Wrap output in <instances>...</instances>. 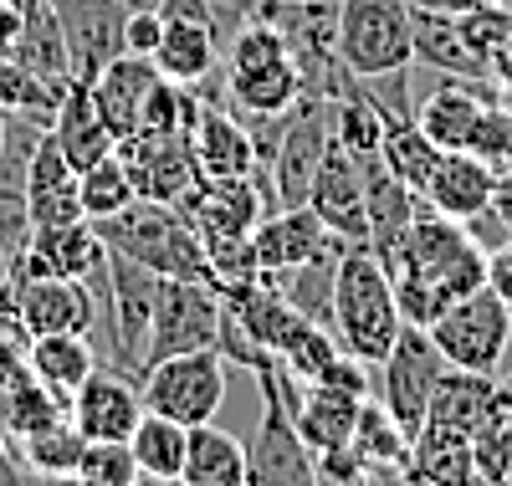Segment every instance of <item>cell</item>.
I'll return each instance as SVG.
<instances>
[{"instance_id": "60d3db41", "label": "cell", "mask_w": 512, "mask_h": 486, "mask_svg": "<svg viewBox=\"0 0 512 486\" xmlns=\"http://www.w3.org/2000/svg\"><path fill=\"white\" fill-rule=\"evenodd\" d=\"M349 446H354L359 461L374 466V471H405V461H410V435L400 430V420L384 410L379 400H364V405H359V425H354Z\"/></svg>"}, {"instance_id": "cb8c5ba5", "label": "cell", "mask_w": 512, "mask_h": 486, "mask_svg": "<svg viewBox=\"0 0 512 486\" xmlns=\"http://www.w3.org/2000/svg\"><path fill=\"white\" fill-rule=\"evenodd\" d=\"M359 180H364V226H369V251L390 256L400 246V236L410 231V220L420 215V195L410 185H400L390 169L379 164V154L354 159Z\"/></svg>"}, {"instance_id": "44dd1931", "label": "cell", "mask_w": 512, "mask_h": 486, "mask_svg": "<svg viewBox=\"0 0 512 486\" xmlns=\"http://www.w3.org/2000/svg\"><path fill=\"white\" fill-rule=\"evenodd\" d=\"M308 210L323 220V226L349 241V246H369V226H364V180H359V164L344 149H328L318 180L308 190Z\"/></svg>"}, {"instance_id": "9f6ffc18", "label": "cell", "mask_w": 512, "mask_h": 486, "mask_svg": "<svg viewBox=\"0 0 512 486\" xmlns=\"http://www.w3.org/2000/svg\"><path fill=\"white\" fill-rule=\"evenodd\" d=\"M21 21H26V16H16L11 6H0V57H6V52L16 47V31H21Z\"/></svg>"}, {"instance_id": "4fadbf2b", "label": "cell", "mask_w": 512, "mask_h": 486, "mask_svg": "<svg viewBox=\"0 0 512 486\" xmlns=\"http://www.w3.org/2000/svg\"><path fill=\"white\" fill-rule=\"evenodd\" d=\"M379 369H384V379H379V405L400 420L405 435H415V430L425 425V410H431V389H436V379H441V369H446L441 348L431 343V333H425V328H410V323H405L400 338H395V348L384 353Z\"/></svg>"}, {"instance_id": "11a10c76", "label": "cell", "mask_w": 512, "mask_h": 486, "mask_svg": "<svg viewBox=\"0 0 512 486\" xmlns=\"http://www.w3.org/2000/svg\"><path fill=\"white\" fill-rule=\"evenodd\" d=\"M415 6L441 11V16H466V11H477V6H492V0H415Z\"/></svg>"}, {"instance_id": "94428289", "label": "cell", "mask_w": 512, "mask_h": 486, "mask_svg": "<svg viewBox=\"0 0 512 486\" xmlns=\"http://www.w3.org/2000/svg\"><path fill=\"white\" fill-rule=\"evenodd\" d=\"M123 6H128V11H159L164 0H123Z\"/></svg>"}, {"instance_id": "f907efd6", "label": "cell", "mask_w": 512, "mask_h": 486, "mask_svg": "<svg viewBox=\"0 0 512 486\" xmlns=\"http://www.w3.org/2000/svg\"><path fill=\"white\" fill-rule=\"evenodd\" d=\"M159 36H164V16L159 11H128V21H123V52L128 57H154Z\"/></svg>"}, {"instance_id": "d6986e66", "label": "cell", "mask_w": 512, "mask_h": 486, "mask_svg": "<svg viewBox=\"0 0 512 486\" xmlns=\"http://www.w3.org/2000/svg\"><path fill=\"white\" fill-rule=\"evenodd\" d=\"M154 82H159V67L149 57H113L93 82H88V98L98 108V118L108 123V134L123 144V139H134L139 134V123H144V103L154 93Z\"/></svg>"}, {"instance_id": "03108f58", "label": "cell", "mask_w": 512, "mask_h": 486, "mask_svg": "<svg viewBox=\"0 0 512 486\" xmlns=\"http://www.w3.org/2000/svg\"><path fill=\"white\" fill-rule=\"evenodd\" d=\"M0 144H6V113H0Z\"/></svg>"}, {"instance_id": "680465c9", "label": "cell", "mask_w": 512, "mask_h": 486, "mask_svg": "<svg viewBox=\"0 0 512 486\" xmlns=\"http://www.w3.org/2000/svg\"><path fill=\"white\" fill-rule=\"evenodd\" d=\"M497 405H502V415H512V374L497 379Z\"/></svg>"}, {"instance_id": "7402d4cb", "label": "cell", "mask_w": 512, "mask_h": 486, "mask_svg": "<svg viewBox=\"0 0 512 486\" xmlns=\"http://www.w3.org/2000/svg\"><path fill=\"white\" fill-rule=\"evenodd\" d=\"M487 103H497V87L492 82H456L441 77L431 93L415 103V123L425 128V139L436 149H466L477 118L487 113Z\"/></svg>"}, {"instance_id": "f1b7e54d", "label": "cell", "mask_w": 512, "mask_h": 486, "mask_svg": "<svg viewBox=\"0 0 512 486\" xmlns=\"http://www.w3.org/2000/svg\"><path fill=\"white\" fill-rule=\"evenodd\" d=\"M410 62L436 72V77H456V82H492L487 67L466 52V41L456 31V16L425 11L410 0Z\"/></svg>"}, {"instance_id": "2e32d148", "label": "cell", "mask_w": 512, "mask_h": 486, "mask_svg": "<svg viewBox=\"0 0 512 486\" xmlns=\"http://www.w3.org/2000/svg\"><path fill=\"white\" fill-rule=\"evenodd\" d=\"M52 11L77 82H93L113 57H123V21H128L123 0H52Z\"/></svg>"}, {"instance_id": "7dc6e473", "label": "cell", "mask_w": 512, "mask_h": 486, "mask_svg": "<svg viewBox=\"0 0 512 486\" xmlns=\"http://www.w3.org/2000/svg\"><path fill=\"white\" fill-rule=\"evenodd\" d=\"M466 154H477L497 180L512 174V118L502 113V103H487V113L472 128V139H466Z\"/></svg>"}, {"instance_id": "9a60e30c", "label": "cell", "mask_w": 512, "mask_h": 486, "mask_svg": "<svg viewBox=\"0 0 512 486\" xmlns=\"http://www.w3.org/2000/svg\"><path fill=\"white\" fill-rule=\"evenodd\" d=\"M11 292H16V313H21L26 338H47V333H82L88 338L93 323H98V287L93 282L31 277V282H11Z\"/></svg>"}, {"instance_id": "8992f818", "label": "cell", "mask_w": 512, "mask_h": 486, "mask_svg": "<svg viewBox=\"0 0 512 486\" xmlns=\"http://www.w3.org/2000/svg\"><path fill=\"white\" fill-rule=\"evenodd\" d=\"M333 149V103L328 98H303L297 108L282 113V128H277V149L272 159L256 169L267 174V215L272 210H297L308 205V190L318 180V169Z\"/></svg>"}, {"instance_id": "484cf974", "label": "cell", "mask_w": 512, "mask_h": 486, "mask_svg": "<svg viewBox=\"0 0 512 486\" xmlns=\"http://www.w3.org/2000/svg\"><path fill=\"white\" fill-rule=\"evenodd\" d=\"M190 144H195V164H200L205 180H241V174H256V139L226 103L200 108Z\"/></svg>"}, {"instance_id": "7a4b0ae2", "label": "cell", "mask_w": 512, "mask_h": 486, "mask_svg": "<svg viewBox=\"0 0 512 486\" xmlns=\"http://www.w3.org/2000/svg\"><path fill=\"white\" fill-rule=\"evenodd\" d=\"M400 307H395V282L384 272V261L369 246H349L338 261L333 282V338L338 348L359 364H384V353L400 338Z\"/></svg>"}, {"instance_id": "f35d334b", "label": "cell", "mask_w": 512, "mask_h": 486, "mask_svg": "<svg viewBox=\"0 0 512 486\" xmlns=\"http://www.w3.org/2000/svg\"><path fill=\"white\" fill-rule=\"evenodd\" d=\"M446 149H436L431 139H425V128L415 118H395L390 128H384V144H379V164L395 174L400 185H410L415 195L425 190V180H431V169Z\"/></svg>"}, {"instance_id": "ba28073f", "label": "cell", "mask_w": 512, "mask_h": 486, "mask_svg": "<svg viewBox=\"0 0 512 486\" xmlns=\"http://www.w3.org/2000/svg\"><path fill=\"white\" fill-rule=\"evenodd\" d=\"M338 62L359 82L410 62V0H338Z\"/></svg>"}, {"instance_id": "1f68e13d", "label": "cell", "mask_w": 512, "mask_h": 486, "mask_svg": "<svg viewBox=\"0 0 512 486\" xmlns=\"http://www.w3.org/2000/svg\"><path fill=\"white\" fill-rule=\"evenodd\" d=\"M67 410H72V400H62V394L47 389L31 369H21L6 389H0V440L16 446V440H26L36 430L67 420Z\"/></svg>"}, {"instance_id": "c3c4849f", "label": "cell", "mask_w": 512, "mask_h": 486, "mask_svg": "<svg viewBox=\"0 0 512 486\" xmlns=\"http://www.w3.org/2000/svg\"><path fill=\"white\" fill-rule=\"evenodd\" d=\"M472 440H477V471H482V486H507V481H512V415L487 420Z\"/></svg>"}, {"instance_id": "f6af8a7d", "label": "cell", "mask_w": 512, "mask_h": 486, "mask_svg": "<svg viewBox=\"0 0 512 486\" xmlns=\"http://www.w3.org/2000/svg\"><path fill=\"white\" fill-rule=\"evenodd\" d=\"M456 31L466 41V52H472L482 67H492V57L512 41V0H492V6H477L456 16Z\"/></svg>"}, {"instance_id": "d6a6232c", "label": "cell", "mask_w": 512, "mask_h": 486, "mask_svg": "<svg viewBox=\"0 0 512 486\" xmlns=\"http://www.w3.org/2000/svg\"><path fill=\"white\" fill-rule=\"evenodd\" d=\"M26 369L47 389H57L62 400H72V389H82V379L98 369V353L82 333H47L26 343Z\"/></svg>"}, {"instance_id": "4316f807", "label": "cell", "mask_w": 512, "mask_h": 486, "mask_svg": "<svg viewBox=\"0 0 512 486\" xmlns=\"http://www.w3.org/2000/svg\"><path fill=\"white\" fill-rule=\"evenodd\" d=\"M149 62L169 82L200 87L210 72L221 67V26L216 21H190V16H164V36H159V47H154Z\"/></svg>"}, {"instance_id": "e7e4bbea", "label": "cell", "mask_w": 512, "mask_h": 486, "mask_svg": "<svg viewBox=\"0 0 512 486\" xmlns=\"http://www.w3.org/2000/svg\"><path fill=\"white\" fill-rule=\"evenodd\" d=\"M0 282H6V251H0Z\"/></svg>"}, {"instance_id": "ffe728a7", "label": "cell", "mask_w": 512, "mask_h": 486, "mask_svg": "<svg viewBox=\"0 0 512 486\" xmlns=\"http://www.w3.org/2000/svg\"><path fill=\"white\" fill-rule=\"evenodd\" d=\"M405 481L415 486H482L477 471V440L466 430L425 420L410 435V461H405Z\"/></svg>"}, {"instance_id": "d590c367", "label": "cell", "mask_w": 512, "mask_h": 486, "mask_svg": "<svg viewBox=\"0 0 512 486\" xmlns=\"http://www.w3.org/2000/svg\"><path fill=\"white\" fill-rule=\"evenodd\" d=\"M185 486H246V446L236 435L210 425H190V451H185Z\"/></svg>"}, {"instance_id": "83f0119b", "label": "cell", "mask_w": 512, "mask_h": 486, "mask_svg": "<svg viewBox=\"0 0 512 486\" xmlns=\"http://www.w3.org/2000/svg\"><path fill=\"white\" fill-rule=\"evenodd\" d=\"M287 374V369H282ZM359 405L364 400H349L338 389H323V384H308L303 394L292 389V374H287V410H292V425L303 435V446L313 456L323 451H338L354 440V425H359Z\"/></svg>"}, {"instance_id": "816d5d0a", "label": "cell", "mask_w": 512, "mask_h": 486, "mask_svg": "<svg viewBox=\"0 0 512 486\" xmlns=\"http://www.w3.org/2000/svg\"><path fill=\"white\" fill-rule=\"evenodd\" d=\"M461 226H466V236H472L487 256H492L497 246H507V241H512V231H507V220H502V210H497V205H482L477 215H466Z\"/></svg>"}, {"instance_id": "277c9868", "label": "cell", "mask_w": 512, "mask_h": 486, "mask_svg": "<svg viewBox=\"0 0 512 486\" xmlns=\"http://www.w3.org/2000/svg\"><path fill=\"white\" fill-rule=\"evenodd\" d=\"M379 261H384V272H420L446 302L487 287V251L466 236L461 220L436 215L425 205L410 220V231L400 236V246L390 256H379Z\"/></svg>"}, {"instance_id": "8d00e7d4", "label": "cell", "mask_w": 512, "mask_h": 486, "mask_svg": "<svg viewBox=\"0 0 512 486\" xmlns=\"http://www.w3.org/2000/svg\"><path fill=\"white\" fill-rule=\"evenodd\" d=\"M384 128H390V118H384V108L374 103L369 87L354 77L344 93L333 98V144L349 159H369L384 144Z\"/></svg>"}, {"instance_id": "6f0895ef", "label": "cell", "mask_w": 512, "mask_h": 486, "mask_svg": "<svg viewBox=\"0 0 512 486\" xmlns=\"http://www.w3.org/2000/svg\"><path fill=\"white\" fill-rule=\"evenodd\" d=\"M492 205L502 210V220H507V231H512V174H502V180H497V195H492Z\"/></svg>"}, {"instance_id": "681fc988", "label": "cell", "mask_w": 512, "mask_h": 486, "mask_svg": "<svg viewBox=\"0 0 512 486\" xmlns=\"http://www.w3.org/2000/svg\"><path fill=\"white\" fill-rule=\"evenodd\" d=\"M313 471H318V486H379V471L364 466L354 446H338V451L313 456Z\"/></svg>"}, {"instance_id": "603a6c76", "label": "cell", "mask_w": 512, "mask_h": 486, "mask_svg": "<svg viewBox=\"0 0 512 486\" xmlns=\"http://www.w3.org/2000/svg\"><path fill=\"white\" fill-rule=\"evenodd\" d=\"M26 215L31 231L41 226H67V220H82V200H77V169L67 164V154L52 144V134H41L26 164Z\"/></svg>"}, {"instance_id": "4dcf8cb0", "label": "cell", "mask_w": 512, "mask_h": 486, "mask_svg": "<svg viewBox=\"0 0 512 486\" xmlns=\"http://www.w3.org/2000/svg\"><path fill=\"white\" fill-rule=\"evenodd\" d=\"M47 134H52V144L67 154V164H72L77 174L118 149V139L108 134V123L98 118V108H93V98H88V82H72L67 93H62V103H57V113H52V123H47Z\"/></svg>"}, {"instance_id": "5b68a950", "label": "cell", "mask_w": 512, "mask_h": 486, "mask_svg": "<svg viewBox=\"0 0 512 486\" xmlns=\"http://www.w3.org/2000/svg\"><path fill=\"white\" fill-rule=\"evenodd\" d=\"M251 379L262 389V420H256V435L246 440V486H318L313 451L303 446L287 410L282 364L272 359L262 369H251Z\"/></svg>"}, {"instance_id": "bcb514c9", "label": "cell", "mask_w": 512, "mask_h": 486, "mask_svg": "<svg viewBox=\"0 0 512 486\" xmlns=\"http://www.w3.org/2000/svg\"><path fill=\"white\" fill-rule=\"evenodd\" d=\"M72 481L77 486H134L139 481V461H134L128 446H118V440H88V451H82Z\"/></svg>"}, {"instance_id": "ac0fdd59", "label": "cell", "mask_w": 512, "mask_h": 486, "mask_svg": "<svg viewBox=\"0 0 512 486\" xmlns=\"http://www.w3.org/2000/svg\"><path fill=\"white\" fill-rule=\"evenodd\" d=\"M328 241H333V231L308 205L272 210V215H262V226L251 231V267H256V277H287L292 267H303V261L313 251H323Z\"/></svg>"}, {"instance_id": "5bb4252c", "label": "cell", "mask_w": 512, "mask_h": 486, "mask_svg": "<svg viewBox=\"0 0 512 486\" xmlns=\"http://www.w3.org/2000/svg\"><path fill=\"white\" fill-rule=\"evenodd\" d=\"M108 261V246L98 236L93 220H67V226H41L31 231V241L11 256L6 277L11 282H31V277H77L93 282Z\"/></svg>"}, {"instance_id": "8fae6325", "label": "cell", "mask_w": 512, "mask_h": 486, "mask_svg": "<svg viewBox=\"0 0 512 486\" xmlns=\"http://www.w3.org/2000/svg\"><path fill=\"white\" fill-rule=\"evenodd\" d=\"M221 292L205 282H185V277H164L159 282V302H154V323H149V343H144V369L175 353H195V348H216L221 338Z\"/></svg>"}, {"instance_id": "6da1fadb", "label": "cell", "mask_w": 512, "mask_h": 486, "mask_svg": "<svg viewBox=\"0 0 512 486\" xmlns=\"http://www.w3.org/2000/svg\"><path fill=\"white\" fill-rule=\"evenodd\" d=\"M221 93L241 123L282 118L287 108L303 103V72H297L287 41L277 36L272 21L246 16L236 26V36L221 52Z\"/></svg>"}, {"instance_id": "d4e9b609", "label": "cell", "mask_w": 512, "mask_h": 486, "mask_svg": "<svg viewBox=\"0 0 512 486\" xmlns=\"http://www.w3.org/2000/svg\"><path fill=\"white\" fill-rule=\"evenodd\" d=\"M492 195H497V174L477 154L446 149L431 169V180H425V190H420V205L436 210V215H451V220H466L482 205H492Z\"/></svg>"}, {"instance_id": "3957f363", "label": "cell", "mask_w": 512, "mask_h": 486, "mask_svg": "<svg viewBox=\"0 0 512 486\" xmlns=\"http://www.w3.org/2000/svg\"><path fill=\"white\" fill-rule=\"evenodd\" d=\"M98 236L108 251L139 261L154 277H185V282H205L216 287V272L205 261V246L195 236V226L175 210V205H159V200H134L128 210L98 220ZM221 292V287H216Z\"/></svg>"}, {"instance_id": "ab89813d", "label": "cell", "mask_w": 512, "mask_h": 486, "mask_svg": "<svg viewBox=\"0 0 512 486\" xmlns=\"http://www.w3.org/2000/svg\"><path fill=\"white\" fill-rule=\"evenodd\" d=\"M82 451H88V435L72 425V415L11 446V456H16L31 476H72L77 461H82Z\"/></svg>"}, {"instance_id": "9c48e42d", "label": "cell", "mask_w": 512, "mask_h": 486, "mask_svg": "<svg viewBox=\"0 0 512 486\" xmlns=\"http://www.w3.org/2000/svg\"><path fill=\"white\" fill-rule=\"evenodd\" d=\"M425 333H431V343L441 348V359L451 369L497 374L507 359V343H512V307L492 287H477V292L446 302L441 318Z\"/></svg>"}, {"instance_id": "b9f144b4", "label": "cell", "mask_w": 512, "mask_h": 486, "mask_svg": "<svg viewBox=\"0 0 512 486\" xmlns=\"http://www.w3.org/2000/svg\"><path fill=\"white\" fill-rule=\"evenodd\" d=\"M77 200H82V220H108V215H118V210H128L139 200V190H134V174H128V164L118 159V149L108 154V159H98V164H88L77 174Z\"/></svg>"}, {"instance_id": "f546056e", "label": "cell", "mask_w": 512, "mask_h": 486, "mask_svg": "<svg viewBox=\"0 0 512 486\" xmlns=\"http://www.w3.org/2000/svg\"><path fill=\"white\" fill-rule=\"evenodd\" d=\"M502 405H497V374H477V369H441L436 389H431V410L425 420L436 425H451V430H466L477 435L487 420H497Z\"/></svg>"}, {"instance_id": "7bdbcfd3", "label": "cell", "mask_w": 512, "mask_h": 486, "mask_svg": "<svg viewBox=\"0 0 512 486\" xmlns=\"http://www.w3.org/2000/svg\"><path fill=\"white\" fill-rule=\"evenodd\" d=\"M338 353H344V348H338V338L323 328V323H313V318H297L287 333H282V343H277V353H272V359L297 379V384H313L333 359H338Z\"/></svg>"}, {"instance_id": "6125c7cd", "label": "cell", "mask_w": 512, "mask_h": 486, "mask_svg": "<svg viewBox=\"0 0 512 486\" xmlns=\"http://www.w3.org/2000/svg\"><path fill=\"white\" fill-rule=\"evenodd\" d=\"M134 486H185V481H180V476H175V481H159V476H139Z\"/></svg>"}, {"instance_id": "74e56055", "label": "cell", "mask_w": 512, "mask_h": 486, "mask_svg": "<svg viewBox=\"0 0 512 486\" xmlns=\"http://www.w3.org/2000/svg\"><path fill=\"white\" fill-rule=\"evenodd\" d=\"M128 451L139 461V476H159V481H175L185 471V451H190V425H175L154 410H144L139 430L128 435Z\"/></svg>"}, {"instance_id": "f5cc1de1", "label": "cell", "mask_w": 512, "mask_h": 486, "mask_svg": "<svg viewBox=\"0 0 512 486\" xmlns=\"http://www.w3.org/2000/svg\"><path fill=\"white\" fill-rule=\"evenodd\" d=\"M487 287L512 307V241H507V246H497V251L487 256Z\"/></svg>"}, {"instance_id": "52a82bcc", "label": "cell", "mask_w": 512, "mask_h": 486, "mask_svg": "<svg viewBox=\"0 0 512 486\" xmlns=\"http://www.w3.org/2000/svg\"><path fill=\"white\" fill-rule=\"evenodd\" d=\"M139 389H144V410L175 425H210L226 405L231 369L221 359V348H195V353H175V359L149 364L139 374Z\"/></svg>"}, {"instance_id": "7c38bea8", "label": "cell", "mask_w": 512, "mask_h": 486, "mask_svg": "<svg viewBox=\"0 0 512 486\" xmlns=\"http://www.w3.org/2000/svg\"><path fill=\"white\" fill-rule=\"evenodd\" d=\"M118 159L128 164V174H134L139 200L175 205L180 215L205 190V174L195 164V144L185 134H134V139L118 144Z\"/></svg>"}, {"instance_id": "db71d44e", "label": "cell", "mask_w": 512, "mask_h": 486, "mask_svg": "<svg viewBox=\"0 0 512 486\" xmlns=\"http://www.w3.org/2000/svg\"><path fill=\"white\" fill-rule=\"evenodd\" d=\"M21 369H26V343L11 338V333H0V389H6Z\"/></svg>"}, {"instance_id": "e0dca14e", "label": "cell", "mask_w": 512, "mask_h": 486, "mask_svg": "<svg viewBox=\"0 0 512 486\" xmlns=\"http://www.w3.org/2000/svg\"><path fill=\"white\" fill-rule=\"evenodd\" d=\"M72 425L88 435V440H118V446H128V435L139 430L144 420V389L134 374L123 369H93L88 379H82V389H72Z\"/></svg>"}, {"instance_id": "836d02e7", "label": "cell", "mask_w": 512, "mask_h": 486, "mask_svg": "<svg viewBox=\"0 0 512 486\" xmlns=\"http://www.w3.org/2000/svg\"><path fill=\"white\" fill-rule=\"evenodd\" d=\"M11 57H16L26 72H36L47 87H57V93H67V87L77 82V77H72V57H67V41H62V26H57V11H52V6H41V11H31V16L21 21Z\"/></svg>"}, {"instance_id": "91938a15", "label": "cell", "mask_w": 512, "mask_h": 486, "mask_svg": "<svg viewBox=\"0 0 512 486\" xmlns=\"http://www.w3.org/2000/svg\"><path fill=\"white\" fill-rule=\"evenodd\" d=\"M0 6H11L16 16H31V11H41V6H52V0H0Z\"/></svg>"}, {"instance_id": "be15d7a7", "label": "cell", "mask_w": 512, "mask_h": 486, "mask_svg": "<svg viewBox=\"0 0 512 486\" xmlns=\"http://www.w3.org/2000/svg\"><path fill=\"white\" fill-rule=\"evenodd\" d=\"M497 103H502V113L512 118V87H507V93H497Z\"/></svg>"}, {"instance_id": "ee69618b", "label": "cell", "mask_w": 512, "mask_h": 486, "mask_svg": "<svg viewBox=\"0 0 512 486\" xmlns=\"http://www.w3.org/2000/svg\"><path fill=\"white\" fill-rule=\"evenodd\" d=\"M57 103H62L57 87H47L36 72H26L11 52L0 57V113H16V118H31V123L47 128Z\"/></svg>"}, {"instance_id": "30bf717a", "label": "cell", "mask_w": 512, "mask_h": 486, "mask_svg": "<svg viewBox=\"0 0 512 486\" xmlns=\"http://www.w3.org/2000/svg\"><path fill=\"white\" fill-rule=\"evenodd\" d=\"M103 287L108 302V348H113V369L123 374H144V343H149V323H154V302H159V282L149 267L128 261L118 251H108L103 272L93 277Z\"/></svg>"}, {"instance_id": "e575fe53", "label": "cell", "mask_w": 512, "mask_h": 486, "mask_svg": "<svg viewBox=\"0 0 512 486\" xmlns=\"http://www.w3.org/2000/svg\"><path fill=\"white\" fill-rule=\"evenodd\" d=\"M344 251H349V241L333 236L323 251H313V256L303 261V267H292L287 277H277L282 297H287L303 318L323 323L328 333H333V282H338V261H344Z\"/></svg>"}]
</instances>
